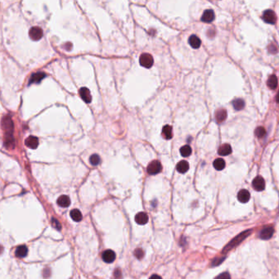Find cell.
<instances>
[{
  "label": "cell",
  "mask_w": 279,
  "mask_h": 279,
  "mask_svg": "<svg viewBox=\"0 0 279 279\" xmlns=\"http://www.w3.org/2000/svg\"><path fill=\"white\" fill-rule=\"evenodd\" d=\"M15 254L17 257H21V258L25 257L28 254V248L25 245H21L17 248Z\"/></svg>",
  "instance_id": "cell-20"
},
{
  "label": "cell",
  "mask_w": 279,
  "mask_h": 279,
  "mask_svg": "<svg viewBox=\"0 0 279 279\" xmlns=\"http://www.w3.org/2000/svg\"><path fill=\"white\" fill-rule=\"evenodd\" d=\"M134 256H135V257L137 259L141 260V259H142V257L144 256L143 251H142V249H140V248H137V249H136L135 251H134Z\"/></svg>",
  "instance_id": "cell-29"
},
{
  "label": "cell",
  "mask_w": 279,
  "mask_h": 279,
  "mask_svg": "<svg viewBox=\"0 0 279 279\" xmlns=\"http://www.w3.org/2000/svg\"><path fill=\"white\" fill-rule=\"evenodd\" d=\"M139 63L143 67L151 68L154 63V60L149 53H142L139 57Z\"/></svg>",
  "instance_id": "cell-2"
},
{
  "label": "cell",
  "mask_w": 279,
  "mask_h": 279,
  "mask_svg": "<svg viewBox=\"0 0 279 279\" xmlns=\"http://www.w3.org/2000/svg\"><path fill=\"white\" fill-rule=\"evenodd\" d=\"M219 155L222 156V157H225V156H228L232 153V147L229 144L225 143L223 144L222 146L219 148L218 150Z\"/></svg>",
  "instance_id": "cell-16"
},
{
  "label": "cell",
  "mask_w": 279,
  "mask_h": 279,
  "mask_svg": "<svg viewBox=\"0 0 279 279\" xmlns=\"http://www.w3.org/2000/svg\"><path fill=\"white\" fill-rule=\"evenodd\" d=\"M162 134L165 139H171L173 133H172V127L170 125H165L163 127Z\"/></svg>",
  "instance_id": "cell-21"
},
{
  "label": "cell",
  "mask_w": 279,
  "mask_h": 279,
  "mask_svg": "<svg viewBox=\"0 0 279 279\" xmlns=\"http://www.w3.org/2000/svg\"><path fill=\"white\" fill-rule=\"evenodd\" d=\"M45 77V74L43 73V72H37V73H34L31 75L30 79V81H29V85H31V84H38V83L40 82Z\"/></svg>",
  "instance_id": "cell-15"
},
{
  "label": "cell",
  "mask_w": 279,
  "mask_h": 279,
  "mask_svg": "<svg viewBox=\"0 0 279 279\" xmlns=\"http://www.w3.org/2000/svg\"><path fill=\"white\" fill-rule=\"evenodd\" d=\"M70 217H71L72 220H74V221H75V222H80V221H81L83 219L82 214H81V212L77 209H72L71 211H70Z\"/></svg>",
  "instance_id": "cell-22"
},
{
  "label": "cell",
  "mask_w": 279,
  "mask_h": 279,
  "mask_svg": "<svg viewBox=\"0 0 279 279\" xmlns=\"http://www.w3.org/2000/svg\"><path fill=\"white\" fill-rule=\"evenodd\" d=\"M52 224H53V226L54 227V228H57V229H58V230H60V229L61 228V224H60L59 221H57L55 218L52 219Z\"/></svg>",
  "instance_id": "cell-30"
},
{
  "label": "cell",
  "mask_w": 279,
  "mask_h": 279,
  "mask_svg": "<svg viewBox=\"0 0 279 279\" xmlns=\"http://www.w3.org/2000/svg\"><path fill=\"white\" fill-rule=\"evenodd\" d=\"M273 233H274V229H273V227H268V228H264L260 232V237L263 240H269L273 237Z\"/></svg>",
  "instance_id": "cell-8"
},
{
  "label": "cell",
  "mask_w": 279,
  "mask_h": 279,
  "mask_svg": "<svg viewBox=\"0 0 279 279\" xmlns=\"http://www.w3.org/2000/svg\"><path fill=\"white\" fill-rule=\"evenodd\" d=\"M216 279H230V275L229 273L225 272V273H223L222 274H220V276L216 277Z\"/></svg>",
  "instance_id": "cell-31"
},
{
  "label": "cell",
  "mask_w": 279,
  "mask_h": 279,
  "mask_svg": "<svg viewBox=\"0 0 279 279\" xmlns=\"http://www.w3.org/2000/svg\"><path fill=\"white\" fill-rule=\"evenodd\" d=\"M269 52L271 53H277V48L273 45H269Z\"/></svg>",
  "instance_id": "cell-33"
},
{
  "label": "cell",
  "mask_w": 279,
  "mask_h": 279,
  "mask_svg": "<svg viewBox=\"0 0 279 279\" xmlns=\"http://www.w3.org/2000/svg\"><path fill=\"white\" fill-rule=\"evenodd\" d=\"M57 205L61 206V207H68L70 205V197L66 196V195H62V196L57 198Z\"/></svg>",
  "instance_id": "cell-13"
},
{
  "label": "cell",
  "mask_w": 279,
  "mask_h": 279,
  "mask_svg": "<svg viewBox=\"0 0 279 279\" xmlns=\"http://www.w3.org/2000/svg\"><path fill=\"white\" fill-rule=\"evenodd\" d=\"M149 279H162V278H161V276H159V275H157V274H154V275H152V277H151Z\"/></svg>",
  "instance_id": "cell-35"
},
{
  "label": "cell",
  "mask_w": 279,
  "mask_h": 279,
  "mask_svg": "<svg viewBox=\"0 0 279 279\" xmlns=\"http://www.w3.org/2000/svg\"><path fill=\"white\" fill-rule=\"evenodd\" d=\"M233 107L235 108V110L240 111L244 108V106H245V102H244L243 100L241 99V98H237V99L233 100Z\"/></svg>",
  "instance_id": "cell-25"
},
{
  "label": "cell",
  "mask_w": 279,
  "mask_h": 279,
  "mask_svg": "<svg viewBox=\"0 0 279 279\" xmlns=\"http://www.w3.org/2000/svg\"><path fill=\"white\" fill-rule=\"evenodd\" d=\"M250 232H251V230L245 231V232H243V233H241L240 235H238V236L235 237L234 239H233V240H232V241L225 246V248L224 249V252L228 251L231 250L232 248L235 247V246L238 245L239 243H241L244 239H245L248 236H249L250 233H251Z\"/></svg>",
  "instance_id": "cell-1"
},
{
  "label": "cell",
  "mask_w": 279,
  "mask_h": 279,
  "mask_svg": "<svg viewBox=\"0 0 279 279\" xmlns=\"http://www.w3.org/2000/svg\"><path fill=\"white\" fill-rule=\"evenodd\" d=\"M149 217H148L147 214L145 212H139L135 215V221L137 224L140 225H144L148 222Z\"/></svg>",
  "instance_id": "cell-9"
},
{
  "label": "cell",
  "mask_w": 279,
  "mask_h": 279,
  "mask_svg": "<svg viewBox=\"0 0 279 279\" xmlns=\"http://www.w3.org/2000/svg\"><path fill=\"white\" fill-rule=\"evenodd\" d=\"M250 197H251L250 193L247 190H245V189H242V190H241L238 193V194H237V199H238V201L241 203L247 202V201L250 200Z\"/></svg>",
  "instance_id": "cell-14"
},
{
  "label": "cell",
  "mask_w": 279,
  "mask_h": 279,
  "mask_svg": "<svg viewBox=\"0 0 279 279\" xmlns=\"http://www.w3.org/2000/svg\"><path fill=\"white\" fill-rule=\"evenodd\" d=\"M255 133H256V135L257 136V137L261 138V137H263L265 134H266V130H265V129H264V127L260 126L258 127V128H256Z\"/></svg>",
  "instance_id": "cell-28"
},
{
  "label": "cell",
  "mask_w": 279,
  "mask_h": 279,
  "mask_svg": "<svg viewBox=\"0 0 279 279\" xmlns=\"http://www.w3.org/2000/svg\"><path fill=\"white\" fill-rule=\"evenodd\" d=\"M252 185H253V188L259 192L263 191L265 188V182L261 176H257L256 178H255L252 182Z\"/></svg>",
  "instance_id": "cell-6"
},
{
  "label": "cell",
  "mask_w": 279,
  "mask_h": 279,
  "mask_svg": "<svg viewBox=\"0 0 279 279\" xmlns=\"http://www.w3.org/2000/svg\"><path fill=\"white\" fill-rule=\"evenodd\" d=\"M80 95L81 98H82L86 103H90V102H91L92 96L91 93H90V91L89 90V89H87L85 87L81 88L80 90Z\"/></svg>",
  "instance_id": "cell-10"
},
{
  "label": "cell",
  "mask_w": 279,
  "mask_h": 279,
  "mask_svg": "<svg viewBox=\"0 0 279 279\" xmlns=\"http://www.w3.org/2000/svg\"><path fill=\"white\" fill-rule=\"evenodd\" d=\"M43 34H44L43 30L41 28L38 27V26L32 27L30 30V31H29V35H30V39L34 41H38L39 39H41V38L43 37Z\"/></svg>",
  "instance_id": "cell-4"
},
{
  "label": "cell",
  "mask_w": 279,
  "mask_h": 279,
  "mask_svg": "<svg viewBox=\"0 0 279 279\" xmlns=\"http://www.w3.org/2000/svg\"><path fill=\"white\" fill-rule=\"evenodd\" d=\"M277 102H279V93H277Z\"/></svg>",
  "instance_id": "cell-36"
},
{
  "label": "cell",
  "mask_w": 279,
  "mask_h": 279,
  "mask_svg": "<svg viewBox=\"0 0 279 279\" xmlns=\"http://www.w3.org/2000/svg\"><path fill=\"white\" fill-rule=\"evenodd\" d=\"M268 86L271 89H275L277 87V76L273 75L269 76V80H268Z\"/></svg>",
  "instance_id": "cell-24"
},
{
  "label": "cell",
  "mask_w": 279,
  "mask_h": 279,
  "mask_svg": "<svg viewBox=\"0 0 279 279\" xmlns=\"http://www.w3.org/2000/svg\"><path fill=\"white\" fill-rule=\"evenodd\" d=\"M263 19L265 22L269 24H275L277 21V16L272 10H267L264 13Z\"/></svg>",
  "instance_id": "cell-5"
},
{
  "label": "cell",
  "mask_w": 279,
  "mask_h": 279,
  "mask_svg": "<svg viewBox=\"0 0 279 279\" xmlns=\"http://www.w3.org/2000/svg\"><path fill=\"white\" fill-rule=\"evenodd\" d=\"M101 259L104 262L112 263L116 260V253L111 250H106L101 255Z\"/></svg>",
  "instance_id": "cell-7"
},
{
  "label": "cell",
  "mask_w": 279,
  "mask_h": 279,
  "mask_svg": "<svg viewBox=\"0 0 279 279\" xmlns=\"http://www.w3.org/2000/svg\"><path fill=\"white\" fill-rule=\"evenodd\" d=\"M89 162L93 166H96V165H99L100 162H101V158L97 154H93L92 155L90 158H89Z\"/></svg>",
  "instance_id": "cell-27"
},
{
  "label": "cell",
  "mask_w": 279,
  "mask_h": 279,
  "mask_svg": "<svg viewBox=\"0 0 279 279\" xmlns=\"http://www.w3.org/2000/svg\"><path fill=\"white\" fill-rule=\"evenodd\" d=\"M180 154L182 155L183 157H189L192 154V148H191V147L188 146V145H185V146L182 147L180 148Z\"/></svg>",
  "instance_id": "cell-26"
},
{
  "label": "cell",
  "mask_w": 279,
  "mask_h": 279,
  "mask_svg": "<svg viewBox=\"0 0 279 279\" xmlns=\"http://www.w3.org/2000/svg\"><path fill=\"white\" fill-rule=\"evenodd\" d=\"M114 275L116 279H120V278H121V277H122V275H121V272L120 269H116V270H115Z\"/></svg>",
  "instance_id": "cell-32"
},
{
  "label": "cell",
  "mask_w": 279,
  "mask_h": 279,
  "mask_svg": "<svg viewBox=\"0 0 279 279\" xmlns=\"http://www.w3.org/2000/svg\"><path fill=\"white\" fill-rule=\"evenodd\" d=\"M213 165L214 167L217 170H222V169H224V167H225V161H224V159L218 158L214 161Z\"/></svg>",
  "instance_id": "cell-23"
},
{
  "label": "cell",
  "mask_w": 279,
  "mask_h": 279,
  "mask_svg": "<svg viewBox=\"0 0 279 279\" xmlns=\"http://www.w3.org/2000/svg\"><path fill=\"white\" fill-rule=\"evenodd\" d=\"M214 20V11L211 9H209V10H206L204 12L202 17H201V21H204V22H212V21Z\"/></svg>",
  "instance_id": "cell-12"
},
{
  "label": "cell",
  "mask_w": 279,
  "mask_h": 279,
  "mask_svg": "<svg viewBox=\"0 0 279 279\" xmlns=\"http://www.w3.org/2000/svg\"><path fill=\"white\" fill-rule=\"evenodd\" d=\"M188 43H189V44H190L191 47L193 48V49H198V48H200V46H201V41L197 35L193 34L192 36H190V38L188 39Z\"/></svg>",
  "instance_id": "cell-17"
},
{
  "label": "cell",
  "mask_w": 279,
  "mask_h": 279,
  "mask_svg": "<svg viewBox=\"0 0 279 279\" xmlns=\"http://www.w3.org/2000/svg\"><path fill=\"white\" fill-rule=\"evenodd\" d=\"M176 168H177V170L179 173H186L189 169V164L186 161H181L180 162L178 163Z\"/></svg>",
  "instance_id": "cell-18"
},
{
  "label": "cell",
  "mask_w": 279,
  "mask_h": 279,
  "mask_svg": "<svg viewBox=\"0 0 279 279\" xmlns=\"http://www.w3.org/2000/svg\"><path fill=\"white\" fill-rule=\"evenodd\" d=\"M49 275H50V270L49 269H46L44 270V277H49Z\"/></svg>",
  "instance_id": "cell-34"
},
{
  "label": "cell",
  "mask_w": 279,
  "mask_h": 279,
  "mask_svg": "<svg viewBox=\"0 0 279 279\" xmlns=\"http://www.w3.org/2000/svg\"><path fill=\"white\" fill-rule=\"evenodd\" d=\"M216 121L218 122H223L226 120L227 118V111L224 109H220L216 111L215 113Z\"/></svg>",
  "instance_id": "cell-19"
},
{
  "label": "cell",
  "mask_w": 279,
  "mask_h": 279,
  "mask_svg": "<svg viewBox=\"0 0 279 279\" xmlns=\"http://www.w3.org/2000/svg\"><path fill=\"white\" fill-rule=\"evenodd\" d=\"M25 146L28 147L29 148H31V149H35V148L38 147L39 146V140L38 138L34 136H30L26 138V140L25 141Z\"/></svg>",
  "instance_id": "cell-11"
},
{
  "label": "cell",
  "mask_w": 279,
  "mask_h": 279,
  "mask_svg": "<svg viewBox=\"0 0 279 279\" xmlns=\"http://www.w3.org/2000/svg\"><path fill=\"white\" fill-rule=\"evenodd\" d=\"M147 173L151 175H155L157 174L161 171L162 166H161V162L159 161H152V162L149 163L147 166Z\"/></svg>",
  "instance_id": "cell-3"
}]
</instances>
